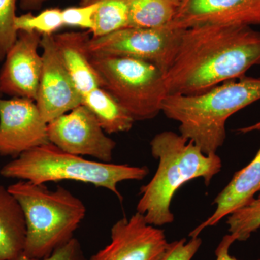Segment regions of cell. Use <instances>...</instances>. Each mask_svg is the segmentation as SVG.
Here are the masks:
<instances>
[{
	"label": "cell",
	"instance_id": "cell-1",
	"mask_svg": "<svg viewBox=\"0 0 260 260\" xmlns=\"http://www.w3.org/2000/svg\"><path fill=\"white\" fill-rule=\"evenodd\" d=\"M260 65V32L247 25H203L184 29L164 75L168 95H197L245 76Z\"/></svg>",
	"mask_w": 260,
	"mask_h": 260
},
{
	"label": "cell",
	"instance_id": "cell-2",
	"mask_svg": "<svg viewBox=\"0 0 260 260\" xmlns=\"http://www.w3.org/2000/svg\"><path fill=\"white\" fill-rule=\"evenodd\" d=\"M150 148L158 167L150 182L140 189L137 212L150 225L162 226L174 222L171 203L178 189L198 178L209 186L221 171L222 161L217 154L205 155L192 141L172 131L155 135Z\"/></svg>",
	"mask_w": 260,
	"mask_h": 260
},
{
	"label": "cell",
	"instance_id": "cell-3",
	"mask_svg": "<svg viewBox=\"0 0 260 260\" xmlns=\"http://www.w3.org/2000/svg\"><path fill=\"white\" fill-rule=\"evenodd\" d=\"M259 100L260 78L244 76L197 95H167L161 112L179 123L181 136L213 155L225 142L229 118Z\"/></svg>",
	"mask_w": 260,
	"mask_h": 260
},
{
	"label": "cell",
	"instance_id": "cell-4",
	"mask_svg": "<svg viewBox=\"0 0 260 260\" xmlns=\"http://www.w3.org/2000/svg\"><path fill=\"white\" fill-rule=\"evenodd\" d=\"M8 189L25 215L23 254L28 257H47L70 242L86 215L83 202L62 186L49 189L45 184L19 180Z\"/></svg>",
	"mask_w": 260,
	"mask_h": 260
},
{
	"label": "cell",
	"instance_id": "cell-5",
	"mask_svg": "<svg viewBox=\"0 0 260 260\" xmlns=\"http://www.w3.org/2000/svg\"><path fill=\"white\" fill-rule=\"evenodd\" d=\"M146 167L93 161L48 144L25 152L5 164L0 175L34 184L75 181L104 188L122 200L117 185L124 181H141L148 176Z\"/></svg>",
	"mask_w": 260,
	"mask_h": 260
},
{
	"label": "cell",
	"instance_id": "cell-6",
	"mask_svg": "<svg viewBox=\"0 0 260 260\" xmlns=\"http://www.w3.org/2000/svg\"><path fill=\"white\" fill-rule=\"evenodd\" d=\"M101 87L111 94L135 121L153 119L168 95L164 73L148 61L126 57L91 56Z\"/></svg>",
	"mask_w": 260,
	"mask_h": 260
},
{
	"label": "cell",
	"instance_id": "cell-7",
	"mask_svg": "<svg viewBox=\"0 0 260 260\" xmlns=\"http://www.w3.org/2000/svg\"><path fill=\"white\" fill-rule=\"evenodd\" d=\"M182 31L171 25L160 28L126 27L104 37H91L88 49L90 56L148 61L165 75L174 60Z\"/></svg>",
	"mask_w": 260,
	"mask_h": 260
},
{
	"label": "cell",
	"instance_id": "cell-8",
	"mask_svg": "<svg viewBox=\"0 0 260 260\" xmlns=\"http://www.w3.org/2000/svg\"><path fill=\"white\" fill-rule=\"evenodd\" d=\"M51 144L79 156L112 161L116 143L103 130L96 118L83 104L48 123Z\"/></svg>",
	"mask_w": 260,
	"mask_h": 260
},
{
	"label": "cell",
	"instance_id": "cell-9",
	"mask_svg": "<svg viewBox=\"0 0 260 260\" xmlns=\"http://www.w3.org/2000/svg\"><path fill=\"white\" fill-rule=\"evenodd\" d=\"M47 126L35 101L0 98V155L15 158L50 143Z\"/></svg>",
	"mask_w": 260,
	"mask_h": 260
},
{
	"label": "cell",
	"instance_id": "cell-10",
	"mask_svg": "<svg viewBox=\"0 0 260 260\" xmlns=\"http://www.w3.org/2000/svg\"><path fill=\"white\" fill-rule=\"evenodd\" d=\"M169 244L164 231L137 212L116 221L111 229V242L88 260H160Z\"/></svg>",
	"mask_w": 260,
	"mask_h": 260
},
{
	"label": "cell",
	"instance_id": "cell-11",
	"mask_svg": "<svg viewBox=\"0 0 260 260\" xmlns=\"http://www.w3.org/2000/svg\"><path fill=\"white\" fill-rule=\"evenodd\" d=\"M43 68L35 102L45 122H51L82 104V95L61 62L52 36H43Z\"/></svg>",
	"mask_w": 260,
	"mask_h": 260
},
{
	"label": "cell",
	"instance_id": "cell-12",
	"mask_svg": "<svg viewBox=\"0 0 260 260\" xmlns=\"http://www.w3.org/2000/svg\"><path fill=\"white\" fill-rule=\"evenodd\" d=\"M42 36L18 32L0 71V91L13 98L36 101L42 76V56L38 52Z\"/></svg>",
	"mask_w": 260,
	"mask_h": 260
},
{
	"label": "cell",
	"instance_id": "cell-13",
	"mask_svg": "<svg viewBox=\"0 0 260 260\" xmlns=\"http://www.w3.org/2000/svg\"><path fill=\"white\" fill-rule=\"evenodd\" d=\"M260 25V0H182L173 28Z\"/></svg>",
	"mask_w": 260,
	"mask_h": 260
},
{
	"label": "cell",
	"instance_id": "cell-14",
	"mask_svg": "<svg viewBox=\"0 0 260 260\" xmlns=\"http://www.w3.org/2000/svg\"><path fill=\"white\" fill-rule=\"evenodd\" d=\"M260 191V148L246 167L236 173L232 180L214 200L215 211L203 223L189 233V237H198L206 228L218 224L225 217L240 209L254 199Z\"/></svg>",
	"mask_w": 260,
	"mask_h": 260
},
{
	"label": "cell",
	"instance_id": "cell-15",
	"mask_svg": "<svg viewBox=\"0 0 260 260\" xmlns=\"http://www.w3.org/2000/svg\"><path fill=\"white\" fill-rule=\"evenodd\" d=\"M90 32H65L53 35L61 62L82 96L101 87V79L91 63L88 45Z\"/></svg>",
	"mask_w": 260,
	"mask_h": 260
},
{
	"label": "cell",
	"instance_id": "cell-16",
	"mask_svg": "<svg viewBox=\"0 0 260 260\" xmlns=\"http://www.w3.org/2000/svg\"><path fill=\"white\" fill-rule=\"evenodd\" d=\"M25 239L23 210L8 188L0 185V260H14L22 255Z\"/></svg>",
	"mask_w": 260,
	"mask_h": 260
},
{
	"label": "cell",
	"instance_id": "cell-17",
	"mask_svg": "<svg viewBox=\"0 0 260 260\" xmlns=\"http://www.w3.org/2000/svg\"><path fill=\"white\" fill-rule=\"evenodd\" d=\"M82 104L93 113L107 134L126 133L133 128V116L102 87L83 95Z\"/></svg>",
	"mask_w": 260,
	"mask_h": 260
},
{
	"label": "cell",
	"instance_id": "cell-18",
	"mask_svg": "<svg viewBox=\"0 0 260 260\" xmlns=\"http://www.w3.org/2000/svg\"><path fill=\"white\" fill-rule=\"evenodd\" d=\"M182 0H129V27L160 28L170 26Z\"/></svg>",
	"mask_w": 260,
	"mask_h": 260
},
{
	"label": "cell",
	"instance_id": "cell-19",
	"mask_svg": "<svg viewBox=\"0 0 260 260\" xmlns=\"http://www.w3.org/2000/svg\"><path fill=\"white\" fill-rule=\"evenodd\" d=\"M97 2L92 38H99L129 27V0H81L80 5Z\"/></svg>",
	"mask_w": 260,
	"mask_h": 260
},
{
	"label": "cell",
	"instance_id": "cell-20",
	"mask_svg": "<svg viewBox=\"0 0 260 260\" xmlns=\"http://www.w3.org/2000/svg\"><path fill=\"white\" fill-rule=\"evenodd\" d=\"M17 31L35 32L42 36H52L64 25L62 10L49 8L39 14L31 12L17 16L15 22Z\"/></svg>",
	"mask_w": 260,
	"mask_h": 260
},
{
	"label": "cell",
	"instance_id": "cell-21",
	"mask_svg": "<svg viewBox=\"0 0 260 260\" xmlns=\"http://www.w3.org/2000/svg\"><path fill=\"white\" fill-rule=\"evenodd\" d=\"M226 223L236 241L247 240L260 228V193L249 204L229 215Z\"/></svg>",
	"mask_w": 260,
	"mask_h": 260
},
{
	"label": "cell",
	"instance_id": "cell-22",
	"mask_svg": "<svg viewBox=\"0 0 260 260\" xmlns=\"http://www.w3.org/2000/svg\"><path fill=\"white\" fill-rule=\"evenodd\" d=\"M17 0H0V61L4 60L7 53L18 38L15 28Z\"/></svg>",
	"mask_w": 260,
	"mask_h": 260
},
{
	"label": "cell",
	"instance_id": "cell-23",
	"mask_svg": "<svg viewBox=\"0 0 260 260\" xmlns=\"http://www.w3.org/2000/svg\"><path fill=\"white\" fill-rule=\"evenodd\" d=\"M99 8L97 2H90L79 7H70L62 10L64 26L76 27L91 34L94 27V15Z\"/></svg>",
	"mask_w": 260,
	"mask_h": 260
},
{
	"label": "cell",
	"instance_id": "cell-24",
	"mask_svg": "<svg viewBox=\"0 0 260 260\" xmlns=\"http://www.w3.org/2000/svg\"><path fill=\"white\" fill-rule=\"evenodd\" d=\"M199 237H191L187 242L185 238L169 243L165 254L160 260H191L202 245Z\"/></svg>",
	"mask_w": 260,
	"mask_h": 260
},
{
	"label": "cell",
	"instance_id": "cell-25",
	"mask_svg": "<svg viewBox=\"0 0 260 260\" xmlns=\"http://www.w3.org/2000/svg\"><path fill=\"white\" fill-rule=\"evenodd\" d=\"M14 260H88L85 257L81 244L76 238L56 249L51 255L43 259H34L22 254Z\"/></svg>",
	"mask_w": 260,
	"mask_h": 260
},
{
	"label": "cell",
	"instance_id": "cell-26",
	"mask_svg": "<svg viewBox=\"0 0 260 260\" xmlns=\"http://www.w3.org/2000/svg\"><path fill=\"white\" fill-rule=\"evenodd\" d=\"M235 242V239L230 234L225 235L215 250L216 260H238L229 254V249Z\"/></svg>",
	"mask_w": 260,
	"mask_h": 260
},
{
	"label": "cell",
	"instance_id": "cell-27",
	"mask_svg": "<svg viewBox=\"0 0 260 260\" xmlns=\"http://www.w3.org/2000/svg\"><path fill=\"white\" fill-rule=\"evenodd\" d=\"M48 0H20V8L23 11H35L42 8Z\"/></svg>",
	"mask_w": 260,
	"mask_h": 260
},
{
	"label": "cell",
	"instance_id": "cell-28",
	"mask_svg": "<svg viewBox=\"0 0 260 260\" xmlns=\"http://www.w3.org/2000/svg\"><path fill=\"white\" fill-rule=\"evenodd\" d=\"M257 130H260V121L253 124V125L241 128V129H238V132L242 133V134H246V133H251V132L253 131H257Z\"/></svg>",
	"mask_w": 260,
	"mask_h": 260
},
{
	"label": "cell",
	"instance_id": "cell-29",
	"mask_svg": "<svg viewBox=\"0 0 260 260\" xmlns=\"http://www.w3.org/2000/svg\"><path fill=\"white\" fill-rule=\"evenodd\" d=\"M3 93H2V92H1V91H0V98L3 97Z\"/></svg>",
	"mask_w": 260,
	"mask_h": 260
}]
</instances>
